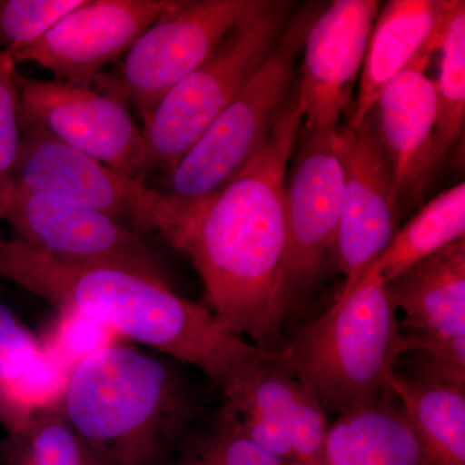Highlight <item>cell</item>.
<instances>
[{"mask_svg":"<svg viewBox=\"0 0 465 465\" xmlns=\"http://www.w3.org/2000/svg\"><path fill=\"white\" fill-rule=\"evenodd\" d=\"M179 465H302L260 448L220 412L208 430H198Z\"/></svg>","mask_w":465,"mask_h":465,"instance_id":"d4e9b609","label":"cell"},{"mask_svg":"<svg viewBox=\"0 0 465 465\" xmlns=\"http://www.w3.org/2000/svg\"><path fill=\"white\" fill-rule=\"evenodd\" d=\"M391 393L432 465H465V381L419 366L418 375H396Z\"/></svg>","mask_w":465,"mask_h":465,"instance_id":"44dd1931","label":"cell"},{"mask_svg":"<svg viewBox=\"0 0 465 465\" xmlns=\"http://www.w3.org/2000/svg\"><path fill=\"white\" fill-rule=\"evenodd\" d=\"M58 410L99 465H179L200 430V401L182 372L124 345L81 361Z\"/></svg>","mask_w":465,"mask_h":465,"instance_id":"3957f363","label":"cell"},{"mask_svg":"<svg viewBox=\"0 0 465 465\" xmlns=\"http://www.w3.org/2000/svg\"><path fill=\"white\" fill-rule=\"evenodd\" d=\"M16 65L0 57V220L15 192V166L21 142Z\"/></svg>","mask_w":465,"mask_h":465,"instance_id":"4316f807","label":"cell"},{"mask_svg":"<svg viewBox=\"0 0 465 465\" xmlns=\"http://www.w3.org/2000/svg\"><path fill=\"white\" fill-rule=\"evenodd\" d=\"M409 351L465 371V240L454 242L387 283Z\"/></svg>","mask_w":465,"mask_h":465,"instance_id":"9a60e30c","label":"cell"},{"mask_svg":"<svg viewBox=\"0 0 465 465\" xmlns=\"http://www.w3.org/2000/svg\"><path fill=\"white\" fill-rule=\"evenodd\" d=\"M430 57H416L385 87L370 113L391 162L400 210L423 206L432 176L436 94L425 73Z\"/></svg>","mask_w":465,"mask_h":465,"instance_id":"2e32d148","label":"cell"},{"mask_svg":"<svg viewBox=\"0 0 465 465\" xmlns=\"http://www.w3.org/2000/svg\"><path fill=\"white\" fill-rule=\"evenodd\" d=\"M436 94L432 174L439 173L449 152L463 134L465 122V3L458 0L440 41Z\"/></svg>","mask_w":465,"mask_h":465,"instance_id":"603a6c76","label":"cell"},{"mask_svg":"<svg viewBox=\"0 0 465 465\" xmlns=\"http://www.w3.org/2000/svg\"><path fill=\"white\" fill-rule=\"evenodd\" d=\"M0 278L159 353L198 367L223 384L260 348L228 331L210 309L182 298L166 281L112 266L52 258L0 235Z\"/></svg>","mask_w":465,"mask_h":465,"instance_id":"7a4b0ae2","label":"cell"},{"mask_svg":"<svg viewBox=\"0 0 465 465\" xmlns=\"http://www.w3.org/2000/svg\"><path fill=\"white\" fill-rule=\"evenodd\" d=\"M341 134L344 195L333 246L345 275L339 298H345L399 231L400 208L391 162L371 115L347 124Z\"/></svg>","mask_w":465,"mask_h":465,"instance_id":"8fae6325","label":"cell"},{"mask_svg":"<svg viewBox=\"0 0 465 465\" xmlns=\"http://www.w3.org/2000/svg\"><path fill=\"white\" fill-rule=\"evenodd\" d=\"M379 11L376 0H336L309 24L296 92L305 133L338 128L361 75Z\"/></svg>","mask_w":465,"mask_h":465,"instance_id":"5bb4252c","label":"cell"},{"mask_svg":"<svg viewBox=\"0 0 465 465\" xmlns=\"http://www.w3.org/2000/svg\"><path fill=\"white\" fill-rule=\"evenodd\" d=\"M287 8L266 2L159 101L142 130L146 174L154 168L170 173L249 84L282 35Z\"/></svg>","mask_w":465,"mask_h":465,"instance_id":"5b68a950","label":"cell"},{"mask_svg":"<svg viewBox=\"0 0 465 465\" xmlns=\"http://www.w3.org/2000/svg\"><path fill=\"white\" fill-rule=\"evenodd\" d=\"M0 465H5V464H3L2 461H0Z\"/></svg>","mask_w":465,"mask_h":465,"instance_id":"4dcf8cb0","label":"cell"},{"mask_svg":"<svg viewBox=\"0 0 465 465\" xmlns=\"http://www.w3.org/2000/svg\"><path fill=\"white\" fill-rule=\"evenodd\" d=\"M15 189L99 211L124 225L130 222L170 244L186 219L167 192L150 189L35 128H21Z\"/></svg>","mask_w":465,"mask_h":465,"instance_id":"ba28073f","label":"cell"},{"mask_svg":"<svg viewBox=\"0 0 465 465\" xmlns=\"http://www.w3.org/2000/svg\"><path fill=\"white\" fill-rule=\"evenodd\" d=\"M2 56H5V54H3L2 52H0V57H2Z\"/></svg>","mask_w":465,"mask_h":465,"instance_id":"f546056e","label":"cell"},{"mask_svg":"<svg viewBox=\"0 0 465 465\" xmlns=\"http://www.w3.org/2000/svg\"><path fill=\"white\" fill-rule=\"evenodd\" d=\"M388 393L339 412L327 430L323 465H432Z\"/></svg>","mask_w":465,"mask_h":465,"instance_id":"ffe728a7","label":"cell"},{"mask_svg":"<svg viewBox=\"0 0 465 465\" xmlns=\"http://www.w3.org/2000/svg\"><path fill=\"white\" fill-rule=\"evenodd\" d=\"M5 465H99L58 407L36 415L0 445Z\"/></svg>","mask_w":465,"mask_h":465,"instance_id":"cb8c5ba5","label":"cell"},{"mask_svg":"<svg viewBox=\"0 0 465 465\" xmlns=\"http://www.w3.org/2000/svg\"><path fill=\"white\" fill-rule=\"evenodd\" d=\"M344 195V157L338 128L304 134L292 170L286 177L284 204L287 253L284 299L314 277L333 246Z\"/></svg>","mask_w":465,"mask_h":465,"instance_id":"4fadbf2b","label":"cell"},{"mask_svg":"<svg viewBox=\"0 0 465 465\" xmlns=\"http://www.w3.org/2000/svg\"><path fill=\"white\" fill-rule=\"evenodd\" d=\"M21 128H35L113 170L143 182L142 130L130 110L94 88L16 73Z\"/></svg>","mask_w":465,"mask_h":465,"instance_id":"9c48e42d","label":"cell"},{"mask_svg":"<svg viewBox=\"0 0 465 465\" xmlns=\"http://www.w3.org/2000/svg\"><path fill=\"white\" fill-rule=\"evenodd\" d=\"M464 235L465 183H460L419 208L357 284H387L449 244L463 240Z\"/></svg>","mask_w":465,"mask_h":465,"instance_id":"7402d4cb","label":"cell"},{"mask_svg":"<svg viewBox=\"0 0 465 465\" xmlns=\"http://www.w3.org/2000/svg\"><path fill=\"white\" fill-rule=\"evenodd\" d=\"M295 382L277 351L260 349L223 382L225 402L220 412L260 448L295 461L289 433Z\"/></svg>","mask_w":465,"mask_h":465,"instance_id":"d6986e66","label":"cell"},{"mask_svg":"<svg viewBox=\"0 0 465 465\" xmlns=\"http://www.w3.org/2000/svg\"><path fill=\"white\" fill-rule=\"evenodd\" d=\"M3 220L16 240L52 258L164 281L149 244L99 211L15 189Z\"/></svg>","mask_w":465,"mask_h":465,"instance_id":"30bf717a","label":"cell"},{"mask_svg":"<svg viewBox=\"0 0 465 465\" xmlns=\"http://www.w3.org/2000/svg\"><path fill=\"white\" fill-rule=\"evenodd\" d=\"M458 0H391L379 11L348 124L365 121L388 84L420 54L440 50Z\"/></svg>","mask_w":465,"mask_h":465,"instance_id":"e0dca14e","label":"cell"},{"mask_svg":"<svg viewBox=\"0 0 465 465\" xmlns=\"http://www.w3.org/2000/svg\"><path fill=\"white\" fill-rule=\"evenodd\" d=\"M312 20L282 33L265 63L171 171L168 194L191 213L219 192L255 154L282 112L296 56Z\"/></svg>","mask_w":465,"mask_h":465,"instance_id":"8992f818","label":"cell"},{"mask_svg":"<svg viewBox=\"0 0 465 465\" xmlns=\"http://www.w3.org/2000/svg\"><path fill=\"white\" fill-rule=\"evenodd\" d=\"M302 125L295 94L255 154L231 182L193 208L173 243L200 273L217 321L264 351H277L287 309L284 186Z\"/></svg>","mask_w":465,"mask_h":465,"instance_id":"6da1fadb","label":"cell"},{"mask_svg":"<svg viewBox=\"0 0 465 465\" xmlns=\"http://www.w3.org/2000/svg\"><path fill=\"white\" fill-rule=\"evenodd\" d=\"M323 407L296 379L291 396L289 433L293 458L302 465H323L327 427Z\"/></svg>","mask_w":465,"mask_h":465,"instance_id":"83f0119b","label":"cell"},{"mask_svg":"<svg viewBox=\"0 0 465 465\" xmlns=\"http://www.w3.org/2000/svg\"><path fill=\"white\" fill-rule=\"evenodd\" d=\"M266 0H179L134 43L118 67L91 87L139 110L143 121L159 101L201 66Z\"/></svg>","mask_w":465,"mask_h":465,"instance_id":"52a82bcc","label":"cell"},{"mask_svg":"<svg viewBox=\"0 0 465 465\" xmlns=\"http://www.w3.org/2000/svg\"><path fill=\"white\" fill-rule=\"evenodd\" d=\"M113 335L116 333L96 321L79 313L65 312L60 313V320L54 323L45 345L73 370L84 358L114 344L110 338Z\"/></svg>","mask_w":465,"mask_h":465,"instance_id":"f1b7e54d","label":"cell"},{"mask_svg":"<svg viewBox=\"0 0 465 465\" xmlns=\"http://www.w3.org/2000/svg\"><path fill=\"white\" fill-rule=\"evenodd\" d=\"M409 351L387 284L360 283L277 349L284 367L339 412L390 393Z\"/></svg>","mask_w":465,"mask_h":465,"instance_id":"277c9868","label":"cell"},{"mask_svg":"<svg viewBox=\"0 0 465 465\" xmlns=\"http://www.w3.org/2000/svg\"><path fill=\"white\" fill-rule=\"evenodd\" d=\"M84 0H0V52H15L38 42L61 18Z\"/></svg>","mask_w":465,"mask_h":465,"instance_id":"484cf974","label":"cell"},{"mask_svg":"<svg viewBox=\"0 0 465 465\" xmlns=\"http://www.w3.org/2000/svg\"><path fill=\"white\" fill-rule=\"evenodd\" d=\"M72 370L0 302V425L25 427L63 399Z\"/></svg>","mask_w":465,"mask_h":465,"instance_id":"ac0fdd59","label":"cell"},{"mask_svg":"<svg viewBox=\"0 0 465 465\" xmlns=\"http://www.w3.org/2000/svg\"><path fill=\"white\" fill-rule=\"evenodd\" d=\"M179 0H84L38 42L12 54L15 65L34 63L58 81L91 87Z\"/></svg>","mask_w":465,"mask_h":465,"instance_id":"7c38bea8","label":"cell"}]
</instances>
